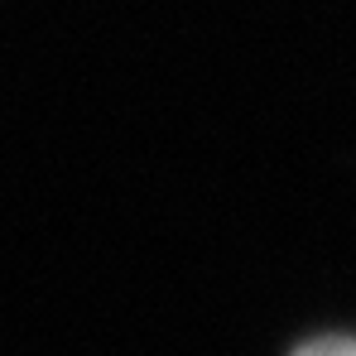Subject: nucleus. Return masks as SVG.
Instances as JSON below:
<instances>
[{
    "label": "nucleus",
    "mask_w": 356,
    "mask_h": 356,
    "mask_svg": "<svg viewBox=\"0 0 356 356\" xmlns=\"http://www.w3.org/2000/svg\"><path fill=\"white\" fill-rule=\"evenodd\" d=\"M294 356H356V337H313Z\"/></svg>",
    "instance_id": "1"
}]
</instances>
